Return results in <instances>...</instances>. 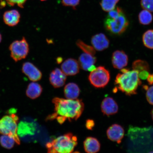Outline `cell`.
<instances>
[{"mask_svg":"<svg viewBox=\"0 0 153 153\" xmlns=\"http://www.w3.org/2000/svg\"><path fill=\"white\" fill-rule=\"evenodd\" d=\"M101 145L97 139L93 137H88L84 142V148L88 153H95L100 150Z\"/></svg>","mask_w":153,"mask_h":153,"instance_id":"cell-17","label":"cell"},{"mask_svg":"<svg viewBox=\"0 0 153 153\" xmlns=\"http://www.w3.org/2000/svg\"><path fill=\"white\" fill-rule=\"evenodd\" d=\"M149 72L148 71H143L139 72L138 75L140 79L143 80L147 79L149 74Z\"/></svg>","mask_w":153,"mask_h":153,"instance_id":"cell-30","label":"cell"},{"mask_svg":"<svg viewBox=\"0 0 153 153\" xmlns=\"http://www.w3.org/2000/svg\"><path fill=\"white\" fill-rule=\"evenodd\" d=\"M91 43L96 50L102 51L108 48L109 46L110 41L106 35L100 33L93 36Z\"/></svg>","mask_w":153,"mask_h":153,"instance_id":"cell-15","label":"cell"},{"mask_svg":"<svg viewBox=\"0 0 153 153\" xmlns=\"http://www.w3.org/2000/svg\"><path fill=\"white\" fill-rule=\"evenodd\" d=\"M76 45L85 53H89L93 55H94L95 54V50L94 48L90 45H88L81 40H77L76 42Z\"/></svg>","mask_w":153,"mask_h":153,"instance_id":"cell-25","label":"cell"},{"mask_svg":"<svg viewBox=\"0 0 153 153\" xmlns=\"http://www.w3.org/2000/svg\"><path fill=\"white\" fill-rule=\"evenodd\" d=\"M151 116H152V119L153 120V108L152 110V111H151Z\"/></svg>","mask_w":153,"mask_h":153,"instance_id":"cell-34","label":"cell"},{"mask_svg":"<svg viewBox=\"0 0 153 153\" xmlns=\"http://www.w3.org/2000/svg\"><path fill=\"white\" fill-rule=\"evenodd\" d=\"M79 0H62L63 4L66 6L71 7L75 8L79 4Z\"/></svg>","mask_w":153,"mask_h":153,"instance_id":"cell-28","label":"cell"},{"mask_svg":"<svg viewBox=\"0 0 153 153\" xmlns=\"http://www.w3.org/2000/svg\"><path fill=\"white\" fill-rule=\"evenodd\" d=\"M128 61V55L123 51H116L113 53L112 62L114 68L122 69L127 65Z\"/></svg>","mask_w":153,"mask_h":153,"instance_id":"cell-14","label":"cell"},{"mask_svg":"<svg viewBox=\"0 0 153 153\" xmlns=\"http://www.w3.org/2000/svg\"><path fill=\"white\" fill-rule=\"evenodd\" d=\"M129 22L123 11L116 18L106 17L104 21V25L107 30L114 35H119L125 32Z\"/></svg>","mask_w":153,"mask_h":153,"instance_id":"cell-5","label":"cell"},{"mask_svg":"<svg viewBox=\"0 0 153 153\" xmlns=\"http://www.w3.org/2000/svg\"><path fill=\"white\" fill-rule=\"evenodd\" d=\"M2 41V36L1 33H0V43Z\"/></svg>","mask_w":153,"mask_h":153,"instance_id":"cell-35","label":"cell"},{"mask_svg":"<svg viewBox=\"0 0 153 153\" xmlns=\"http://www.w3.org/2000/svg\"><path fill=\"white\" fill-rule=\"evenodd\" d=\"M147 80L149 85H152L153 84V74H149Z\"/></svg>","mask_w":153,"mask_h":153,"instance_id":"cell-32","label":"cell"},{"mask_svg":"<svg viewBox=\"0 0 153 153\" xmlns=\"http://www.w3.org/2000/svg\"><path fill=\"white\" fill-rule=\"evenodd\" d=\"M121 72L122 73L118 74L115 80L116 88L129 96L137 94V88L142 83L139 78V72L124 68L122 69Z\"/></svg>","mask_w":153,"mask_h":153,"instance_id":"cell-2","label":"cell"},{"mask_svg":"<svg viewBox=\"0 0 153 153\" xmlns=\"http://www.w3.org/2000/svg\"><path fill=\"white\" fill-rule=\"evenodd\" d=\"M146 98L149 104L153 105V85L147 90Z\"/></svg>","mask_w":153,"mask_h":153,"instance_id":"cell-29","label":"cell"},{"mask_svg":"<svg viewBox=\"0 0 153 153\" xmlns=\"http://www.w3.org/2000/svg\"><path fill=\"white\" fill-rule=\"evenodd\" d=\"M62 57H59L57 58V62L58 64H60L61 62H62Z\"/></svg>","mask_w":153,"mask_h":153,"instance_id":"cell-33","label":"cell"},{"mask_svg":"<svg viewBox=\"0 0 153 153\" xmlns=\"http://www.w3.org/2000/svg\"><path fill=\"white\" fill-rule=\"evenodd\" d=\"M10 56L15 62L25 59L29 52V46L26 38L16 40L11 44L9 47Z\"/></svg>","mask_w":153,"mask_h":153,"instance_id":"cell-7","label":"cell"},{"mask_svg":"<svg viewBox=\"0 0 153 153\" xmlns=\"http://www.w3.org/2000/svg\"><path fill=\"white\" fill-rule=\"evenodd\" d=\"M97 60L96 57L94 55L84 53L79 57L78 63L82 69L85 71L91 72L96 68L94 64Z\"/></svg>","mask_w":153,"mask_h":153,"instance_id":"cell-10","label":"cell"},{"mask_svg":"<svg viewBox=\"0 0 153 153\" xmlns=\"http://www.w3.org/2000/svg\"><path fill=\"white\" fill-rule=\"evenodd\" d=\"M143 45L149 49H153V30H147L143 36Z\"/></svg>","mask_w":153,"mask_h":153,"instance_id":"cell-22","label":"cell"},{"mask_svg":"<svg viewBox=\"0 0 153 153\" xmlns=\"http://www.w3.org/2000/svg\"><path fill=\"white\" fill-rule=\"evenodd\" d=\"M94 126V122L93 120H88L86 122V126L88 129L92 130Z\"/></svg>","mask_w":153,"mask_h":153,"instance_id":"cell-31","label":"cell"},{"mask_svg":"<svg viewBox=\"0 0 153 153\" xmlns=\"http://www.w3.org/2000/svg\"><path fill=\"white\" fill-rule=\"evenodd\" d=\"M18 119V117L14 114L4 116L0 120V133L12 137L15 142L20 145V141L18 137L17 125Z\"/></svg>","mask_w":153,"mask_h":153,"instance_id":"cell-4","label":"cell"},{"mask_svg":"<svg viewBox=\"0 0 153 153\" xmlns=\"http://www.w3.org/2000/svg\"><path fill=\"white\" fill-rule=\"evenodd\" d=\"M41 1H46V0H41Z\"/></svg>","mask_w":153,"mask_h":153,"instance_id":"cell-36","label":"cell"},{"mask_svg":"<svg viewBox=\"0 0 153 153\" xmlns=\"http://www.w3.org/2000/svg\"><path fill=\"white\" fill-rule=\"evenodd\" d=\"M119 0H102L100 5L103 10L109 12L116 7V6Z\"/></svg>","mask_w":153,"mask_h":153,"instance_id":"cell-24","label":"cell"},{"mask_svg":"<svg viewBox=\"0 0 153 153\" xmlns=\"http://www.w3.org/2000/svg\"><path fill=\"white\" fill-rule=\"evenodd\" d=\"M101 108L103 114L107 116L116 114L118 111L117 103L111 97L105 98L101 102Z\"/></svg>","mask_w":153,"mask_h":153,"instance_id":"cell-11","label":"cell"},{"mask_svg":"<svg viewBox=\"0 0 153 153\" xmlns=\"http://www.w3.org/2000/svg\"><path fill=\"white\" fill-rule=\"evenodd\" d=\"M26 1L27 0H5L7 3L11 6L17 5L21 8L24 7L25 3Z\"/></svg>","mask_w":153,"mask_h":153,"instance_id":"cell-27","label":"cell"},{"mask_svg":"<svg viewBox=\"0 0 153 153\" xmlns=\"http://www.w3.org/2000/svg\"><path fill=\"white\" fill-rule=\"evenodd\" d=\"M141 5L144 10L153 12V0H141Z\"/></svg>","mask_w":153,"mask_h":153,"instance_id":"cell-26","label":"cell"},{"mask_svg":"<svg viewBox=\"0 0 153 153\" xmlns=\"http://www.w3.org/2000/svg\"><path fill=\"white\" fill-rule=\"evenodd\" d=\"M77 144V137L68 133L48 142L46 147L48 153H68L73 152Z\"/></svg>","mask_w":153,"mask_h":153,"instance_id":"cell-3","label":"cell"},{"mask_svg":"<svg viewBox=\"0 0 153 153\" xmlns=\"http://www.w3.org/2000/svg\"><path fill=\"white\" fill-rule=\"evenodd\" d=\"M22 71L25 75L32 81H39L42 76V72L39 69L29 62H25L23 64Z\"/></svg>","mask_w":153,"mask_h":153,"instance_id":"cell-8","label":"cell"},{"mask_svg":"<svg viewBox=\"0 0 153 153\" xmlns=\"http://www.w3.org/2000/svg\"><path fill=\"white\" fill-rule=\"evenodd\" d=\"M15 141L12 137L3 135L0 137V143L4 148L10 149L14 147Z\"/></svg>","mask_w":153,"mask_h":153,"instance_id":"cell-21","label":"cell"},{"mask_svg":"<svg viewBox=\"0 0 153 153\" xmlns=\"http://www.w3.org/2000/svg\"><path fill=\"white\" fill-rule=\"evenodd\" d=\"M110 78V73L105 67L100 66L91 72L88 79L91 85L96 88H104Z\"/></svg>","mask_w":153,"mask_h":153,"instance_id":"cell-6","label":"cell"},{"mask_svg":"<svg viewBox=\"0 0 153 153\" xmlns=\"http://www.w3.org/2000/svg\"><path fill=\"white\" fill-rule=\"evenodd\" d=\"M42 91V88L39 84L32 82L28 85L26 90V94L30 99H34L39 97Z\"/></svg>","mask_w":153,"mask_h":153,"instance_id":"cell-19","label":"cell"},{"mask_svg":"<svg viewBox=\"0 0 153 153\" xmlns=\"http://www.w3.org/2000/svg\"><path fill=\"white\" fill-rule=\"evenodd\" d=\"M79 63L75 59L69 58L64 61L61 66L62 71L67 76H74L79 71Z\"/></svg>","mask_w":153,"mask_h":153,"instance_id":"cell-12","label":"cell"},{"mask_svg":"<svg viewBox=\"0 0 153 153\" xmlns=\"http://www.w3.org/2000/svg\"><path fill=\"white\" fill-rule=\"evenodd\" d=\"M139 22L143 25H148L152 22L153 16L150 11L144 10L141 11L139 15Z\"/></svg>","mask_w":153,"mask_h":153,"instance_id":"cell-20","label":"cell"},{"mask_svg":"<svg viewBox=\"0 0 153 153\" xmlns=\"http://www.w3.org/2000/svg\"><path fill=\"white\" fill-rule=\"evenodd\" d=\"M80 92L79 87L75 83H69L64 88V94L67 99L72 100L77 99L79 95Z\"/></svg>","mask_w":153,"mask_h":153,"instance_id":"cell-18","label":"cell"},{"mask_svg":"<svg viewBox=\"0 0 153 153\" xmlns=\"http://www.w3.org/2000/svg\"><path fill=\"white\" fill-rule=\"evenodd\" d=\"M52 102L54 105V112L49 115L47 120L56 119L59 123L62 124L68 120H76L81 115L84 109V104L81 100L64 99L55 97Z\"/></svg>","mask_w":153,"mask_h":153,"instance_id":"cell-1","label":"cell"},{"mask_svg":"<svg viewBox=\"0 0 153 153\" xmlns=\"http://www.w3.org/2000/svg\"><path fill=\"white\" fill-rule=\"evenodd\" d=\"M106 134L108 138L110 140L120 143L124 137V130L122 126L115 124L108 128Z\"/></svg>","mask_w":153,"mask_h":153,"instance_id":"cell-9","label":"cell"},{"mask_svg":"<svg viewBox=\"0 0 153 153\" xmlns=\"http://www.w3.org/2000/svg\"><path fill=\"white\" fill-rule=\"evenodd\" d=\"M20 13L16 10L6 11L3 15L4 23L10 27L16 26L20 22Z\"/></svg>","mask_w":153,"mask_h":153,"instance_id":"cell-16","label":"cell"},{"mask_svg":"<svg viewBox=\"0 0 153 153\" xmlns=\"http://www.w3.org/2000/svg\"><path fill=\"white\" fill-rule=\"evenodd\" d=\"M133 70H136L139 72L143 71H148L150 72V68L148 63L146 61L137 60H135L133 63Z\"/></svg>","mask_w":153,"mask_h":153,"instance_id":"cell-23","label":"cell"},{"mask_svg":"<svg viewBox=\"0 0 153 153\" xmlns=\"http://www.w3.org/2000/svg\"><path fill=\"white\" fill-rule=\"evenodd\" d=\"M66 79V74L58 68L55 69L50 74V82L55 88L62 87L65 85Z\"/></svg>","mask_w":153,"mask_h":153,"instance_id":"cell-13","label":"cell"}]
</instances>
